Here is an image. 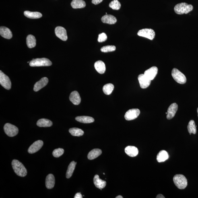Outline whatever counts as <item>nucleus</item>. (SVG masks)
I'll list each match as a JSON object with an SVG mask.
<instances>
[{"instance_id":"10","label":"nucleus","mask_w":198,"mask_h":198,"mask_svg":"<svg viewBox=\"0 0 198 198\" xmlns=\"http://www.w3.org/2000/svg\"><path fill=\"white\" fill-rule=\"evenodd\" d=\"M55 34L56 36L62 40L65 41L68 39L67 31L61 27H57L55 28Z\"/></svg>"},{"instance_id":"16","label":"nucleus","mask_w":198,"mask_h":198,"mask_svg":"<svg viewBox=\"0 0 198 198\" xmlns=\"http://www.w3.org/2000/svg\"><path fill=\"white\" fill-rule=\"evenodd\" d=\"M69 100L75 105H78L81 102V99L78 92L73 91L71 93L69 96Z\"/></svg>"},{"instance_id":"31","label":"nucleus","mask_w":198,"mask_h":198,"mask_svg":"<svg viewBox=\"0 0 198 198\" xmlns=\"http://www.w3.org/2000/svg\"><path fill=\"white\" fill-rule=\"evenodd\" d=\"M69 132L73 136L80 137L84 134L82 130L77 128H71L69 130Z\"/></svg>"},{"instance_id":"40","label":"nucleus","mask_w":198,"mask_h":198,"mask_svg":"<svg viewBox=\"0 0 198 198\" xmlns=\"http://www.w3.org/2000/svg\"><path fill=\"white\" fill-rule=\"evenodd\" d=\"M156 198H165L164 196H163L162 194H159L157 196Z\"/></svg>"},{"instance_id":"9","label":"nucleus","mask_w":198,"mask_h":198,"mask_svg":"<svg viewBox=\"0 0 198 198\" xmlns=\"http://www.w3.org/2000/svg\"><path fill=\"white\" fill-rule=\"evenodd\" d=\"M140 113V111L138 109H133L126 112L125 118L126 120L130 121L134 120L138 117Z\"/></svg>"},{"instance_id":"32","label":"nucleus","mask_w":198,"mask_h":198,"mask_svg":"<svg viewBox=\"0 0 198 198\" xmlns=\"http://www.w3.org/2000/svg\"><path fill=\"white\" fill-rule=\"evenodd\" d=\"M188 129L190 135H191L192 133L193 134H195L196 133V126L193 120H191L189 122L188 126Z\"/></svg>"},{"instance_id":"13","label":"nucleus","mask_w":198,"mask_h":198,"mask_svg":"<svg viewBox=\"0 0 198 198\" xmlns=\"http://www.w3.org/2000/svg\"><path fill=\"white\" fill-rule=\"evenodd\" d=\"M178 109V105L177 104L174 103L171 105L169 107L167 112V118L168 120H170L174 117Z\"/></svg>"},{"instance_id":"30","label":"nucleus","mask_w":198,"mask_h":198,"mask_svg":"<svg viewBox=\"0 0 198 198\" xmlns=\"http://www.w3.org/2000/svg\"><path fill=\"white\" fill-rule=\"evenodd\" d=\"M76 163L74 161H72L69 164L67 173H66V178L69 179L71 177V176L72 175L75 169L76 165Z\"/></svg>"},{"instance_id":"4","label":"nucleus","mask_w":198,"mask_h":198,"mask_svg":"<svg viewBox=\"0 0 198 198\" xmlns=\"http://www.w3.org/2000/svg\"><path fill=\"white\" fill-rule=\"evenodd\" d=\"M52 64V62L45 58L33 59L30 63V65L32 67H48Z\"/></svg>"},{"instance_id":"3","label":"nucleus","mask_w":198,"mask_h":198,"mask_svg":"<svg viewBox=\"0 0 198 198\" xmlns=\"http://www.w3.org/2000/svg\"><path fill=\"white\" fill-rule=\"evenodd\" d=\"M175 185L178 189H184L187 187L188 181L186 178L181 174H177L175 175L173 178Z\"/></svg>"},{"instance_id":"11","label":"nucleus","mask_w":198,"mask_h":198,"mask_svg":"<svg viewBox=\"0 0 198 198\" xmlns=\"http://www.w3.org/2000/svg\"><path fill=\"white\" fill-rule=\"evenodd\" d=\"M43 145V142L41 140L37 141L31 146L28 149V152L33 154L39 151Z\"/></svg>"},{"instance_id":"41","label":"nucleus","mask_w":198,"mask_h":198,"mask_svg":"<svg viewBox=\"0 0 198 198\" xmlns=\"http://www.w3.org/2000/svg\"><path fill=\"white\" fill-rule=\"evenodd\" d=\"M116 198H123V197L121 196H118L116 197Z\"/></svg>"},{"instance_id":"22","label":"nucleus","mask_w":198,"mask_h":198,"mask_svg":"<svg viewBox=\"0 0 198 198\" xmlns=\"http://www.w3.org/2000/svg\"><path fill=\"white\" fill-rule=\"evenodd\" d=\"M95 69L98 73L100 74H103L105 72L106 67L105 64L101 61H98L94 64Z\"/></svg>"},{"instance_id":"42","label":"nucleus","mask_w":198,"mask_h":198,"mask_svg":"<svg viewBox=\"0 0 198 198\" xmlns=\"http://www.w3.org/2000/svg\"><path fill=\"white\" fill-rule=\"evenodd\" d=\"M197 113H198V108H197Z\"/></svg>"},{"instance_id":"26","label":"nucleus","mask_w":198,"mask_h":198,"mask_svg":"<svg viewBox=\"0 0 198 198\" xmlns=\"http://www.w3.org/2000/svg\"><path fill=\"white\" fill-rule=\"evenodd\" d=\"M169 155L166 151L163 150L159 152L157 156V160L159 163L165 162L168 160Z\"/></svg>"},{"instance_id":"12","label":"nucleus","mask_w":198,"mask_h":198,"mask_svg":"<svg viewBox=\"0 0 198 198\" xmlns=\"http://www.w3.org/2000/svg\"><path fill=\"white\" fill-rule=\"evenodd\" d=\"M138 80L140 86L141 88L146 89L150 86L151 80L147 78L144 74L139 75L138 76Z\"/></svg>"},{"instance_id":"14","label":"nucleus","mask_w":198,"mask_h":198,"mask_svg":"<svg viewBox=\"0 0 198 198\" xmlns=\"http://www.w3.org/2000/svg\"><path fill=\"white\" fill-rule=\"evenodd\" d=\"M158 69L156 67H153L145 72L144 74L147 78L152 80L158 74Z\"/></svg>"},{"instance_id":"17","label":"nucleus","mask_w":198,"mask_h":198,"mask_svg":"<svg viewBox=\"0 0 198 198\" xmlns=\"http://www.w3.org/2000/svg\"><path fill=\"white\" fill-rule=\"evenodd\" d=\"M0 35L3 38L8 39H10L13 36L12 33L10 30L5 27H1Z\"/></svg>"},{"instance_id":"20","label":"nucleus","mask_w":198,"mask_h":198,"mask_svg":"<svg viewBox=\"0 0 198 198\" xmlns=\"http://www.w3.org/2000/svg\"><path fill=\"white\" fill-rule=\"evenodd\" d=\"M93 181L95 186L100 189H103L105 187L106 185V182L101 179L98 175H95Z\"/></svg>"},{"instance_id":"5","label":"nucleus","mask_w":198,"mask_h":198,"mask_svg":"<svg viewBox=\"0 0 198 198\" xmlns=\"http://www.w3.org/2000/svg\"><path fill=\"white\" fill-rule=\"evenodd\" d=\"M171 75L175 80L179 84H184L186 83V78L185 76L177 69H173Z\"/></svg>"},{"instance_id":"18","label":"nucleus","mask_w":198,"mask_h":198,"mask_svg":"<svg viewBox=\"0 0 198 198\" xmlns=\"http://www.w3.org/2000/svg\"><path fill=\"white\" fill-rule=\"evenodd\" d=\"M125 152L126 154L131 157L136 156L138 154V150L137 147L131 146L126 147Z\"/></svg>"},{"instance_id":"36","label":"nucleus","mask_w":198,"mask_h":198,"mask_svg":"<svg viewBox=\"0 0 198 198\" xmlns=\"http://www.w3.org/2000/svg\"><path fill=\"white\" fill-rule=\"evenodd\" d=\"M64 149L62 148H58L55 149L53 152V155L54 157L56 158H59L64 154Z\"/></svg>"},{"instance_id":"21","label":"nucleus","mask_w":198,"mask_h":198,"mask_svg":"<svg viewBox=\"0 0 198 198\" xmlns=\"http://www.w3.org/2000/svg\"><path fill=\"white\" fill-rule=\"evenodd\" d=\"M102 22L109 24H113L117 22V19L115 17L111 15L106 14L101 18Z\"/></svg>"},{"instance_id":"24","label":"nucleus","mask_w":198,"mask_h":198,"mask_svg":"<svg viewBox=\"0 0 198 198\" xmlns=\"http://www.w3.org/2000/svg\"><path fill=\"white\" fill-rule=\"evenodd\" d=\"M102 151L101 149H93L89 152L87 156V158L89 160H92L100 156L102 154Z\"/></svg>"},{"instance_id":"37","label":"nucleus","mask_w":198,"mask_h":198,"mask_svg":"<svg viewBox=\"0 0 198 198\" xmlns=\"http://www.w3.org/2000/svg\"><path fill=\"white\" fill-rule=\"evenodd\" d=\"M107 39V36L105 33H102L98 35V41L99 42H103Z\"/></svg>"},{"instance_id":"23","label":"nucleus","mask_w":198,"mask_h":198,"mask_svg":"<svg viewBox=\"0 0 198 198\" xmlns=\"http://www.w3.org/2000/svg\"><path fill=\"white\" fill-rule=\"evenodd\" d=\"M71 5L73 9H81L85 7L86 4L83 0H73Z\"/></svg>"},{"instance_id":"6","label":"nucleus","mask_w":198,"mask_h":198,"mask_svg":"<svg viewBox=\"0 0 198 198\" xmlns=\"http://www.w3.org/2000/svg\"><path fill=\"white\" fill-rule=\"evenodd\" d=\"M4 130L6 134L10 137L16 136L19 133V129L16 126L7 123L4 126Z\"/></svg>"},{"instance_id":"27","label":"nucleus","mask_w":198,"mask_h":198,"mask_svg":"<svg viewBox=\"0 0 198 198\" xmlns=\"http://www.w3.org/2000/svg\"><path fill=\"white\" fill-rule=\"evenodd\" d=\"M37 125L39 127H50L53 125V123L49 120L46 119H42L38 120L37 122Z\"/></svg>"},{"instance_id":"7","label":"nucleus","mask_w":198,"mask_h":198,"mask_svg":"<svg viewBox=\"0 0 198 198\" xmlns=\"http://www.w3.org/2000/svg\"><path fill=\"white\" fill-rule=\"evenodd\" d=\"M138 35L140 36L152 40L155 37V32L152 29L145 28L140 30L137 33Z\"/></svg>"},{"instance_id":"19","label":"nucleus","mask_w":198,"mask_h":198,"mask_svg":"<svg viewBox=\"0 0 198 198\" xmlns=\"http://www.w3.org/2000/svg\"><path fill=\"white\" fill-rule=\"evenodd\" d=\"M46 186L48 189H52L55 185V179L53 174H49L47 176L46 179Z\"/></svg>"},{"instance_id":"25","label":"nucleus","mask_w":198,"mask_h":198,"mask_svg":"<svg viewBox=\"0 0 198 198\" xmlns=\"http://www.w3.org/2000/svg\"><path fill=\"white\" fill-rule=\"evenodd\" d=\"M75 119L76 121L83 123H90L94 121V118L87 116H78Z\"/></svg>"},{"instance_id":"8","label":"nucleus","mask_w":198,"mask_h":198,"mask_svg":"<svg viewBox=\"0 0 198 198\" xmlns=\"http://www.w3.org/2000/svg\"><path fill=\"white\" fill-rule=\"evenodd\" d=\"M0 84L7 90L11 88V82L9 77L1 71H0Z\"/></svg>"},{"instance_id":"28","label":"nucleus","mask_w":198,"mask_h":198,"mask_svg":"<svg viewBox=\"0 0 198 198\" xmlns=\"http://www.w3.org/2000/svg\"><path fill=\"white\" fill-rule=\"evenodd\" d=\"M24 15L27 18L31 19H39L42 16V14L39 12H31L28 11H25Z\"/></svg>"},{"instance_id":"38","label":"nucleus","mask_w":198,"mask_h":198,"mask_svg":"<svg viewBox=\"0 0 198 198\" xmlns=\"http://www.w3.org/2000/svg\"><path fill=\"white\" fill-rule=\"evenodd\" d=\"M103 0H92V3L95 5L99 4L102 2Z\"/></svg>"},{"instance_id":"2","label":"nucleus","mask_w":198,"mask_h":198,"mask_svg":"<svg viewBox=\"0 0 198 198\" xmlns=\"http://www.w3.org/2000/svg\"><path fill=\"white\" fill-rule=\"evenodd\" d=\"M193 7L191 5H189L186 3L178 4L174 7L175 12L178 14H183L191 12L193 10Z\"/></svg>"},{"instance_id":"39","label":"nucleus","mask_w":198,"mask_h":198,"mask_svg":"<svg viewBox=\"0 0 198 198\" xmlns=\"http://www.w3.org/2000/svg\"><path fill=\"white\" fill-rule=\"evenodd\" d=\"M75 198H82V196L80 193H77L74 197Z\"/></svg>"},{"instance_id":"35","label":"nucleus","mask_w":198,"mask_h":198,"mask_svg":"<svg viewBox=\"0 0 198 198\" xmlns=\"http://www.w3.org/2000/svg\"><path fill=\"white\" fill-rule=\"evenodd\" d=\"M116 49V47L115 46L108 45L103 47L101 48V50L104 53H108V52L114 51Z\"/></svg>"},{"instance_id":"43","label":"nucleus","mask_w":198,"mask_h":198,"mask_svg":"<svg viewBox=\"0 0 198 198\" xmlns=\"http://www.w3.org/2000/svg\"><path fill=\"white\" fill-rule=\"evenodd\" d=\"M104 174V175L105 174V173H104V174Z\"/></svg>"},{"instance_id":"15","label":"nucleus","mask_w":198,"mask_h":198,"mask_svg":"<svg viewBox=\"0 0 198 198\" xmlns=\"http://www.w3.org/2000/svg\"><path fill=\"white\" fill-rule=\"evenodd\" d=\"M48 82V80L47 77H44L42 78L35 84L34 88V91L36 92H38L46 86Z\"/></svg>"},{"instance_id":"33","label":"nucleus","mask_w":198,"mask_h":198,"mask_svg":"<svg viewBox=\"0 0 198 198\" xmlns=\"http://www.w3.org/2000/svg\"><path fill=\"white\" fill-rule=\"evenodd\" d=\"M114 89V85L111 83H109L104 85L103 87V91L105 94L109 95L111 94Z\"/></svg>"},{"instance_id":"34","label":"nucleus","mask_w":198,"mask_h":198,"mask_svg":"<svg viewBox=\"0 0 198 198\" xmlns=\"http://www.w3.org/2000/svg\"><path fill=\"white\" fill-rule=\"evenodd\" d=\"M109 6L114 10H119L121 7V4L118 0H113L110 3Z\"/></svg>"},{"instance_id":"29","label":"nucleus","mask_w":198,"mask_h":198,"mask_svg":"<svg viewBox=\"0 0 198 198\" xmlns=\"http://www.w3.org/2000/svg\"><path fill=\"white\" fill-rule=\"evenodd\" d=\"M26 41L27 46L29 48L34 47L36 45V38L32 35H29L27 36Z\"/></svg>"},{"instance_id":"1","label":"nucleus","mask_w":198,"mask_h":198,"mask_svg":"<svg viewBox=\"0 0 198 198\" xmlns=\"http://www.w3.org/2000/svg\"><path fill=\"white\" fill-rule=\"evenodd\" d=\"M11 164L14 171L17 175L21 177H24L27 175V170L22 163L14 159L13 160Z\"/></svg>"}]
</instances>
